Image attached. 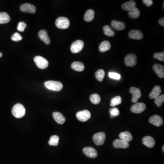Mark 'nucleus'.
Instances as JSON below:
<instances>
[{
    "label": "nucleus",
    "instance_id": "nucleus-1",
    "mask_svg": "<svg viewBox=\"0 0 164 164\" xmlns=\"http://www.w3.org/2000/svg\"><path fill=\"white\" fill-rule=\"evenodd\" d=\"M12 113L16 118H21L25 116L26 110L22 104H16L13 107Z\"/></svg>",
    "mask_w": 164,
    "mask_h": 164
},
{
    "label": "nucleus",
    "instance_id": "nucleus-2",
    "mask_svg": "<svg viewBox=\"0 0 164 164\" xmlns=\"http://www.w3.org/2000/svg\"><path fill=\"white\" fill-rule=\"evenodd\" d=\"M45 87L51 90L59 91L62 89L63 85L61 82L55 81H48L44 83Z\"/></svg>",
    "mask_w": 164,
    "mask_h": 164
},
{
    "label": "nucleus",
    "instance_id": "nucleus-3",
    "mask_svg": "<svg viewBox=\"0 0 164 164\" xmlns=\"http://www.w3.org/2000/svg\"><path fill=\"white\" fill-rule=\"evenodd\" d=\"M56 26L57 28L61 29H66L70 25L69 19L65 17H58L55 22Z\"/></svg>",
    "mask_w": 164,
    "mask_h": 164
},
{
    "label": "nucleus",
    "instance_id": "nucleus-4",
    "mask_svg": "<svg viewBox=\"0 0 164 164\" xmlns=\"http://www.w3.org/2000/svg\"><path fill=\"white\" fill-rule=\"evenodd\" d=\"M35 63L39 69H45L48 66V62L47 59L40 56H37L34 57V59Z\"/></svg>",
    "mask_w": 164,
    "mask_h": 164
},
{
    "label": "nucleus",
    "instance_id": "nucleus-5",
    "mask_svg": "<svg viewBox=\"0 0 164 164\" xmlns=\"http://www.w3.org/2000/svg\"><path fill=\"white\" fill-rule=\"evenodd\" d=\"M83 46H84V42L81 40H79L75 41L71 46V51L74 54H77L81 52L83 48Z\"/></svg>",
    "mask_w": 164,
    "mask_h": 164
},
{
    "label": "nucleus",
    "instance_id": "nucleus-6",
    "mask_svg": "<svg viewBox=\"0 0 164 164\" xmlns=\"http://www.w3.org/2000/svg\"><path fill=\"white\" fill-rule=\"evenodd\" d=\"M105 137L106 135L104 133H97L93 136V141L96 145H102L104 144Z\"/></svg>",
    "mask_w": 164,
    "mask_h": 164
},
{
    "label": "nucleus",
    "instance_id": "nucleus-7",
    "mask_svg": "<svg viewBox=\"0 0 164 164\" xmlns=\"http://www.w3.org/2000/svg\"><path fill=\"white\" fill-rule=\"evenodd\" d=\"M76 117L81 122H86L91 117V114L88 110L80 111L77 113Z\"/></svg>",
    "mask_w": 164,
    "mask_h": 164
},
{
    "label": "nucleus",
    "instance_id": "nucleus-8",
    "mask_svg": "<svg viewBox=\"0 0 164 164\" xmlns=\"http://www.w3.org/2000/svg\"><path fill=\"white\" fill-rule=\"evenodd\" d=\"M124 63L128 67H133L137 63V57L134 54H130L127 55L124 58Z\"/></svg>",
    "mask_w": 164,
    "mask_h": 164
},
{
    "label": "nucleus",
    "instance_id": "nucleus-9",
    "mask_svg": "<svg viewBox=\"0 0 164 164\" xmlns=\"http://www.w3.org/2000/svg\"><path fill=\"white\" fill-rule=\"evenodd\" d=\"M146 109V105L142 103H137L133 104L131 107V111L132 112L136 114H140L144 111Z\"/></svg>",
    "mask_w": 164,
    "mask_h": 164
},
{
    "label": "nucleus",
    "instance_id": "nucleus-10",
    "mask_svg": "<svg viewBox=\"0 0 164 164\" xmlns=\"http://www.w3.org/2000/svg\"><path fill=\"white\" fill-rule=\"evenodd\" d=\"M130 91L132 95V102L133 103H136L138 99L141 96V93L140 90L138 88L132 87L130 88Z\"/></svg>",
    "mask_w": 164,
    "mask_h": 164
},
{
    "label": "nucleus",
    "instance_id": "nucleus-11",
    "mask_svg": "<svg viewBox=\"0 0 164 164\" xmlns=\"http://www.w3.org/2000/svg\"><path fill=\"white\" fill-rule=\"evenodd\" d=\"M20 9L22 12L24 13H34L36 12V8L34 5L29 3H25L20 6Z\"/></svg>",
    "mask_w": 164,
    "mask_h": 164
},
{
    "label": "nucleus",
    "instance_id": "nucleus-12",
    "mask_svg": "<svg viewBox=\"0 0 164 164\" xmlns=\"http://www.w3.org/2000/svg\"><path fill=\"white\" fill-rule=\"evenodd\" d=\"M83 153L89 157L91 158H96L98 156L97 151L95 148L93 147H87L83 148Z\"/></svg>",
    "mask_w": 164,
    "mask_h": 164
},
{
    "label": "nucleus",
    "instance_id": "nucleus-13",
    "mask_svg": "<svg viewBox=\"0 0 164 164\" xmlns=\"http://www.w3.org/2000/svg\"><path fill=\"white\" fill-rule=\"evenodd\" d=\"M149 122L153 125L159 127L163 124V120L160 116L154 115L149 119Z\"/></svg>",
    "mask_w": 164,
    "mask_h": 164
},
{
    "label": "nucleus",
    "instance_id": "nucleus-14",
    "mask_svg": "<svg viewBox=\"0 0 164 164\" xmlns=\"http://www.w3.org/2000/svg\"><path fill=\"white\" fill-rule=\"evenodd\" d=\"M113 146L116 148L126 149L130 146V144L128 142L121 139H116L113 142Z\"/></svg>",
    "mask_w": 164,
    "mask_h": 164
},
{
    "label": "nucleus",
    "instance_id": "nucleus-15",
    "mask_svg": "<svg viewBox=\"0 0 164 164\" xmlns=\"http://www.w3.org/2000/svg\"><path fill=\"white\" fill-rule=\"evenodd\" d=\"M143 144L149 148H152L155 146L156 142L153 138L150 136H147L143 138L142 139Z\"/></svg>",
    "mask_w": 164,
    "mask_h": 164
},
{
    "label": "nucleus",
    "instance_id": "nucleus-16",
    "mask_svg": "<svg viewBox=\"0 0 164 164\" xmlns=\"http://www.w3.org/2000/svg\"><path fill=\"white\" fill-rule=\"evenodd\" d=\"M154 70L157 74L158 76L160 78H164V68L163 65L156 63L153 65Z\"/></svg>",
    "mask_w": 164,
    "mask_h": 164
},
{
    "label": "nucleus",
    "instance_id": "nucleus-17",
    "mask_svg": "<svg viewBox=\"0 0 164 164\" xmlns=\"http://www.w3.org/2000/svg\"><path fill=\"white\" fill-rule=\"evenodd\" d=\"M130 38L136 40H140L143 37V34L142 32L137 30H134L130 31L128 34Z\"/></svg>",
    "mask_w": 164,
    "mask_h": 164
},
{
    "label": "nucleus",
    "instance_id": "nucleus-18",
    "mask_svg": "<svg viewBox=\"0 0 164 164\" xmlns=\"http://www.w3.org/2000/svg\"><path fill=\"white\" fill-rule=\"evenodd\" d=\"M111 25L113 28L117 30H123L125 28V25L124 22L118 21L117 20H113L111 22Z\"/></svg>",
    "mask_w": 164,
    "mask_h": 164
},
{
    "label": "nucleus",
    "instance_id": "nucleus-19",
    "mask_svg": "<svg viewBox=\"0 0 164 164\" xmlns=\"http://www.w3.org/2000/svg\"><path fill=\"white\" fill-rule=\"evenodd\" d=\"M53 116L56 122L59 124H63L66 121V119L64 117V116L58 112H54L53 113Z\"/></svg>",
    "mask_w": 164,
    "mask_h": 164
},
{
    "label": "nucleus",
    "instance_id": "nucleus-20",
    "mask_svg": "<svg viewBox=\"0 0 164 164\" xmlns=\"http://www.w3.org/2000/svg\"><path fill=\"white\" fill-rule=\"evenodd\" d=\"M38 36L41 40H42L44 43L46 44H49L50 43V40L48 35L47 31L44 30H42L39 31L38 33Z\"/></svg>",
    "mask_w": 164,
    "mask_h": 164
},
{
    "label": "nucleus",
    "instance_id": "nucleus-21",
    "mask_svg": "<svg viewBox=\"0 0 164 164\" xmlns=\"http://www.w3.org/2000/svg\"><path fill=\"white\" fill-rule=\"evenodd\" d=\"M136 1H130L122 4L121 7L124 10L130 12L132 10L136 8Z\"/></svg>",
    "mask_w": 164,
    "mask_h": 164
},
{
    "label": "nucleus",
    "instance_id": "nucleus-22",
    "mask_svg": "<svg viewBox=\"0 0 164 164\" xmlns=\"http://www.w3.org/2000/svg\"><path fill=\"white\" fill-rule=\"evenodd\" d=\"M161 93V89L160 86H156L153 89L149 95V97L151 99H155L156 98L160 95Z\"/></svg>",
    "mask_w": 164,
    "mask_h": 164
},
{
    "label": "nucleus",
    "instance_id": "nucleus-23",
    "mask_svg": "<svg viewBox=\"0 0 164 164\" xmlns=\"http://www.w3.org/2000/svg\"><path fill=\"white\" fill-rule=\"evenodd\" d=\"M119 137L120 139L126 141L128 143L131 141L133 139L132 136L130 133L128 131H124L120 133Z\"/></svg>",
    "mask_w": 164,
    "mask_h": 164
},
{
    "label": "nucleus",
    "instance_id": "nucleus-24",
    "mask_svg": "<svg viewBox=\"0 0 164 164\" xmlns=\"http://www.w3.org/2000/svg\"><path fill=\"white\" fill-rule=\"evenodd\" d=\"M111 48V44L109 41H104L101 42L99 46V50L101 53L106 52Z\"/></svg>",
    "mask_w": 164,
    "mask_h": 164
},
{
    "label": "nucleus",
    "instance_id": "nucleus-25",
    "mask_svg": "<svg viewBox=\"0 0 164 164\" xmlns=\"http://www.w3.org/2000/svg\"><path fill=\"white\" fill-rule=\"evenodd\" d=\"M95 17V11L92 9H89L86 11L84 15V19L85 21L90 22Z\"/></svg>",
    "mask_w": 164,
    "mask_h": 164
},
{
    "label": "nucleus",
    "instance_id": "nucleus-26",
    "mask_svg": "<svg viewBox=\"0 0 164 164\" xmlns=\"http://www.w3.org/2000/svg\"><path fill=\"white\" fill-rule=\"evenodd\" d=\"M72 69L78 72L83 71L84 69L83 63L80 62H75L71 64Z\"/></svg>",
    "mask_w": 164,
    "mask_h": 164
},
{
    "label": "nucleus",
    "instance_id": "nucleus-27",
    "mask_svg": "<svg viewBox=\"0 0 164 164\" xmlns=\"http://www.w3.org/2000/svg\"><path fill=\"white\" fill-rule=\"evenodd\" d=\"M11 18L7 13H0V24H5L9 22Z\"/></svg>",
    "mask_w": 164,
    "mask_h": 164
},
{
    "label": "nucleus",
    "instance_id": "nucleus-28",
    "mask_svg": "<svg viewBox=\"0 0 164 164\" xmlns=\"http://www.w3.org/2000/svg\"><path fill=\"white\" fill-rule=\"evenodd\" d=\"M140 11L136 7L135 8L132 10L131 11H130L129 12V13H128L129 16L130 17L132 18H134V19L138 18L139 16H140Z\"/></svg>",
    "mask_w": 164,
    "mask_h": 164
},
{
    "label": "nucleus",
    "instance_id": "nucleus-29",
    "mask_svg": "<svg viewBox=\"0 0 164 164\" xmlns=\"http://www.w3.org/2000/svg\"><path fill=\"white\" fill-rule=\"evenodd\" d=\"M89 99L92 103L94 104H98L101 101L100 96L97 94H94L91 95Z\"/></svg>",
    "mask_w": 164,
    "mask_h": 164
},
{
    "label": "nucleus",
    "instance_id": "nucleus-30",
    "mask_svg": "<svg viewBox=\"0 0 164 164\" xmlns=\"http://www.w3.org/2000/svg\"><path fill=\"white\" fill-rule=\"evenodd\" d=\"M103 31L105 35L107 36L113 37L115 34V32L108 25H105L103 27Z\"/></svg>",
    "mask_w": 164,
    "mask_h": 164
},
{
    "label": "nucleus",
    "instance_id": "nucleus-31",
    "mask_svg": "<svg viewBox=\"0 0 164 164\" xmlns=\"http://www.w3.org/2000/svg\"><path fill=\"white\" fill-rule=\"evenodd\" d=\"M121 102H122V98L121 97L117 96L112 98L110 105L112 107H115L116 105L120 104Z\"/></svg>",
    "mask_w": 164,
    "mask_h": 164
},
{
    "label": "nucleus",
    "instance_id": "nucleus-32",
    "mask_svg": "<svg viewBox=\"0 0 164 164\" xmlns=\"http://www.w3.org/2000/svg\"><path fill=\"white\" fill-rule=\"evenodd\" d=\"M96 78L99 82H102L105 76V72L103 69H99L97 71L95 74Z\"/></svg>",
    "mask_w": 164,
    "mask_h": 164
},
{
    "label": "nucleus",
    "instance_id": "nucleus-33",
    "mask_svg": "<svg viewBox=\"0 0 164 164\" xmlns=\"http://www.w3.org/2000/svg\"><path fill=\"white\" fill-rule=\"evenodd\" d=\"M59 137L57 136H53L51 137L48 142L49 145L52 146H57L59 143Z\"/></svg>",
    "mask_w": 164,
    "mask_h": 164
},
{
    "label": "nucleus",
    "instance_id": "nucleus-34",
    "mask_svg": "<svg viewBox=\"0 0 164 164\" xmlns=\"http://www.w3.org/2000/svg\"><path fill=\"white\" fill-rule=\"evenodd\" d=\"M164 102V95H163L159 96L158 97L155 98V103L157 104V107H160Z\"/></svg>",
    "mask_w": 164,
    "mask_h": 164
},
{
    "label": "nucleus",
    "instance_id": "nucleus-35",
    "mask_svg": "<svg viewBox=\"0 0 164 164\" xmlns=\"http://www.w3.org/2000/svg\"><path fill=\"white\" fill-rule=\"evenodd\" d=\"M110 117L112 118L117 116L119 115V109L117 108H111L110 109Z\"/></svg>",
    "mask_w": 164,
    "mask_h": 164
},
{
    "label": "nucleus",
    "instance_id": "nucleus-36",
    "mask_svg": "<svg viewBox=\"0 0 164 164\" xmlns=\"http://www.w3.org/2000/svg\"><path fill=\"white\" fill-rule=\"evenodd\" d=\"M11 39H12V41H14V42H19V41L22 40V37L20 34L16 33L13 35Z\"/></svg>",
    "mask_w": 164,
    "mask_h": 164
},
{
    "label": "nucleus",
    "instance_id": "nucleus-37",
    "mask_svg": "<svg viewBox=\"0 0 164 164\" xmlns=\"http://www.w3.org/2000/svg\"><path fill=\"white\" fill-rule=\"evenodd\" d=\"M154 58L158 59L160 61H164V53H157L154 54L153 56Z\"/></svg>",
    "mask_w": 164,
    "mask_h": 164
},
{
    "label": "nucleus",
    "instance_id": "nucleus-38",
    "mask_svg": "<svg viewBox=\"0 0 164 164\" xmlns=\"http://www.w3.org/2000/svg\"><path fill=\"white\" fill-rule=\"evenodd\" d=\"M27 27V24L23 22H19L17 26V30L20 32H24L25 28Z\"/></svg>",
    "mask_w": 164,
    "mask_h": 164
},
{
    "label": "nucleus",
    "instance_id": "nucleus-39",
    "mask_svg": "<svg viewBox=\"0 0 164 164\" xmlns=\"http://www.w3.org/2000/svg\"><path fill=\"white\" fill-rule=\"evenodd\" d=\"M109 76L111 78L116 80H119L121 78V76L119 74L115 72H110L109 73Z\"/></svg>",
    "mask_w": 164,
    "mask_h": 164
},
{
    "label": "nucleus",
    "instance_id": "nucleus-40",
    "mask_svg": "<svg viewBox=\"0 0 164 164\" xmlns=\"http://www.w3.org/2000/svg\"><path fill=\"white\" fill-rule=\"evenodd\" d=\"M143 2L147 7H150L153 4L152 0H143Z\"/></svg>",
    "mask_w": 164,
    "mask_h": 164
},
{
    "label": "nucleus",
    "instance_id": "nucleus-41",
    "mask_svg": "<svg viewBox=\"0 0 164 164\" xmlns=\"http://www.w3.org/2000/svg\"><path fill=\"white\" fill-rule=\"evenodd\" d=\"M160 25H161V26L164 27V18H161L160 19H159L158 21Z\"/></svg>",
    "mask_w": 164,
    "mask_h": 164
},
{
    "label": "nucleus",
    "instance_id": "nucleus-42",
    "mask_svg": "<svg viewBox=\"0 0 164 164\" xmlns=\"http://www.w3.org/2000/svg\"><path fill=\"white\" fill-rule=\"evenodd\" d=\"M3 54H2V53H0V57H1L2 56Z\"/></svg>",
    "mask_w": 164,
    "mask_h": 164
},
{
    "label": "nucleus",
    "instance_id": "nucleus-43",
    "mask_svg": "<svg viewBox=\"0 0 164 164\" xmlns=\"http://www.w3.org/2000/svg\"><path fill=\"white\" fill-rule=\"evenodd\" d=\"M164 145H163V147H162V149H163V151L164 152Z\"/></svg>",
    "mask_w": 164,
    "mask_h": 164
}]
</instances>
